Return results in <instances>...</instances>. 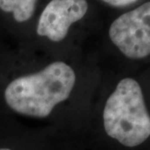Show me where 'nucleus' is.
<instances>
[{
	"label": "nucleus",
	"instance_id": "obj_1",
	"mask_svg": "<svg viewBox=\"0 0 150 150\" xmlns=\"http://www.w3.org/2000/svg\"><path fill=\"white\" fill-rule=\"evenodd\" d=\"M76 82L69 65L57 61L36 74L24 75L6 86L4 98L8 107L19 114L46 118L54 108L68 99Z\"/></svg>",
	"mask_w": 150,
	"mask_h": 150
},
{
	"label": "nucleus",
	"instance_id": "obj_3",
	"mask_svg": "<svg viewBox=\"0 0 150 150\" xmlns=\"http://www.w3.org/2000/svg\"><path fill=\"white\" fill-rule=\"evenodd\" d=\"M112 42L129 59L150 54V2L115 19L108 31Z\"/></svg>",
	"mask_w": 150,
	"mask_h": 150
},
{
	"label": "nucleus",
	"instance_id": "obj_4",
	"mask_svg": "<svg viewBox=\"0 0 150 150\" xmlns=\"http://www.w3.org/2000/svg\"><path fill=\"white\" fill-rule=\"evenodd\" d=\"M88 8L86 0H52L40 15L37 33L53 42L62 41L70 26L84 17Z\"/></svg>",
	"mask_w": 150,
	"mask_h": 150
},
{
	"label": "nucleus",
	"instance_id": "obj_6",
	"mask_svg": "<svg viewBox=\"0 0 150 150\" xmlns=\"http://www.w3.org/2000/svg\"><path fill=\"white\" fill-rule=\"evenodd\" d=\"M102 1L112 6L120 7V6H126L131 4L134 2H136L137 0H102Z\"/></svg>",
	"mask_w": 150,
	"mask_h": 150
},
{
	"label": "nucleus",
	"instance_id": "obj_7",
	"mask_svg": "<svg viewBox=\"0 0 150 150\" xmlns=\"http://www.w3.org/2000/svg\"><path fill=\"white\" fill-rule=\"evenodd\" d=\"M0 150H12L9 148H6V147H1L0 148Z\"/></svg>",
	"mask_w": 150,
	"mask_h": 150
},
{
	"label": "nucleus",
	"instance_id": "obj_5",
	"mask_svg": "<svg viewBox=\"0 0 150 150\" xmlns=\"http://www.w3.org/2000/svg\"><path fill=\"white\" fill-rule=\"evenodd\" d=\"M37 0H0V9L12 13L15 21H28L33 15Z\"/></svg>",
	"mask_w": 150,
	"mask_h": 150
},
{
	"label": "nucleus",
	"instance_id": "obj_2",
	"mask_svg": "<svg viewBox=\"0 0 150 150\" xmlns=\"http://www.w3.org/2000/svg\"><path fill=\"white\" fill-rule=\"evenodd\" d=\"M106 134L126 147H136L150 136V116L139 83L123 79L108 97L103 112Z\"/></svg>",
	"mask_w": 150,
	"mask_h": 150
}]
</instances>
